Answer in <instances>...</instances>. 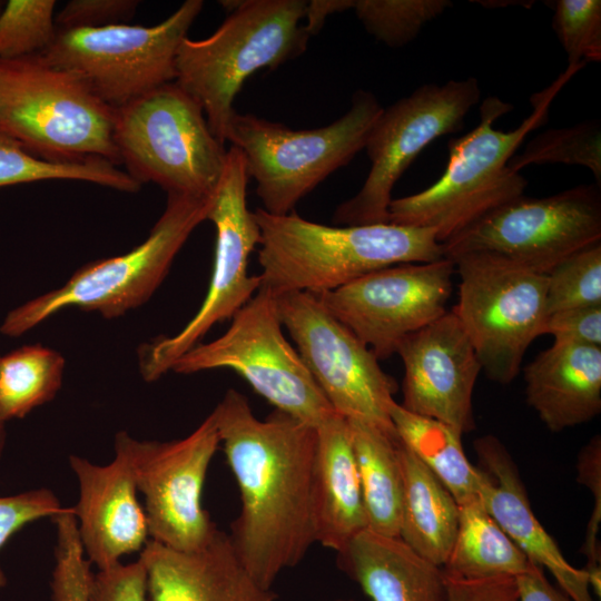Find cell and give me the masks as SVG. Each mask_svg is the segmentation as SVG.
Here are the masks:
<instances>
[{"label":"cell","mask_w":601,"mask_h":601,"mask_svg":"<svg viewBox=\"0 0 601 601\" xmlns=\"http://www.w3.org/2000/svg\"><path fill=\"white\" fill-rule=\"evenodd\" d=\"M390 415L400 441L439 477L459 505L479 497L481 471L466 457L461 433L411 413L397 402Z\"/></svg>","instance_id":"cell-28"},{"label":"cell","mask_w":601,"mask_h":601,"mask_svg":"<svg viewBox=\"0 0 601 601\" xmlns=\"http://www.w3.org/2000/svg\"><path fill=\"white\" fill-rule=\"evenodd\" d=\"M211 413L240 494V511L228 533L231 545L250 577L272 589L315 543L316 430L276 408L260 420L234 388Z\"/></svg>","instance_id":"cell-1"},{"label":"cell","mask_w":601,"mask_h":601,"mask_svg":"<svg viewBox=\"0 0 601 601\" xmlns=\"http://www.w3.org/2000/svg\"><path fill=\"white\" fill-rule=\"evenodd\" d=\"M554 342H568L601 347V305L575 307L545 317L542 335Z\"/></svg>","instance_id":"cell-41"},{"label":"cell","mask_w":601,"mask_h":601,"mask_svg":"<svg viewBox=\"0 0 601 601\" xmlns=\"http://www.w3.org/2000/svg\"><path fill=\"white\" fill-rule=\"evenodd\" d=\"M55 0H9L0 12V59L40 55L57 36Z\"/></svg>","instance_id":"cell-34"},{"label":"cell","mask_w":601,"mask_h":601,"mask_svg":"<svg viewBox=\"0 0 601 601\" xmlns=\"http://www.w3.org/2000/svg\"><path fill=\"white\" fill-rule=\"evenodd\" d=\"M253 213L260 229V287L275 296L325 293L381 268L444 257L430 228L391 223L326 226L294 211Z\"/></svg>","instance_id":"cell-2"},{"label":"cell","mask_w":601,"mask_h":601,"mask_svg":"<svg viewBox=\"0 0 601 601\" xmlns=\"http://www.w3.org/2000/svg\"><path fill=\"white\" fill-rule=\"evenodd\" d=\"M367 530L398 538L403 481L398 459L400 439L358 420H348Z\"/></svg>","instance_id":"cell-26"},{"label":"cell","mask_w":601,"mask_h":601,"mask_svg":"<svg viewBox=\"0 0 601 601\" xmlns=\"http://www.w3.org/2000/svg\"><path fill=\"white\" fill-rule=\"evenodd\" d=\"M353 0H311L307 1L304 27L312 36L319 32L327 17L352 10Z\"/></svg>","instance_id":"cell-44"},{"label":"cell","mask_w":601,"mask_h":601,"mask_svg":"<svg viewBox=\"0 0 601 601\" xmlns=\"http://www.w3.org/2000/svg\"><path fill=\"white\" fill-rule=\"evenodd\" d=\"M204 7L187 0L152 26L117 23L58 30L40 53L56 68L79 77L106 105L117 109L176 78L179 46Z\"/></svg>","instance_id":"cell-11"},{"label":"cell","mask_w":601,"mask_h":601,"mask_svg":"<svg viewBox=\"0 0 601 601\" xmlns=\"http://www.w3.org/2000/svg\"><path fill=\"white\" fill-rule=\"evenodd\" d=\"M480 97L477 79L469 77L423 85L383 109L365 144L368 175L359 191L338 205L333 221L347 226L388 223L398 178L433 140L460 130Z\"/></svg>","instance_id":"cell-13"},{"label":"cell","mask_w":601,"mask_h":601,"mask_svg":"<svg viewBox=\"0 0 601 601\" xmlns=\"http://www.w3.org/2000/svg\"><path fill=\"white\" fill-rule=\"evenodd\" d=\"M337 554L339 569L372 601H449L443 568L400 538L365 530Z\"/></svg>","instance_id":"cell-24"},{"label":"cell","mask_w":601,"mask_h":601,"mask_svg":"<svg viewBox=\"0 0 601 601\" xmlns=\"http://www.w3.org/2000/svg\"><path fill=\"white\" fill-rule=\"evenodd\" d=\"M445 582L449 601H518L512 577L461 579L445 574Z\"/></svg>","instance_id":"cell-42"},{"label":"cell","mask_w":601,"mask_h":601,"mask_svg":"<svg viewBox=\"0 0 601 601\" xmlns=\"http://www.w3.org/2000/svg\"><path fill=\"white\" fill-rule=\"evenodd\" d=\"M63 356L42 344H28L0 356V413L4 421L23 418L59 392Z\"/></svg>","instance_id":"cell-29"},{"label":"cell","mask_w":601,"mask_h":601,"mask_svg":"<svg viewBox=\"0 0 601 601\" xmlns=\"http://www.w3.org/2000/svg\"><path fill=\"white\" fill-rule=\"evenodd\" d=\"M451 260L460 277L452 312L485 375L509 384L531 343L542 335L546 275L492 253H466Z\"/></svg>","instance_id":"cell-9"},{"label":"cell","mask_w":601,"mask_h":601,"mask_svg":"<svg viewBox=\"0 0 601 601\" xmlns=\"http://www.w3.org/2000/svg\"><path fill=\"white\" fill-rule=\"evenodd\" d=\"M138 4L136 0H72L60 10L55 24L57 30H71L124 23Z\"/></svg>","instance_id":"cell-39"},{"label":"cell","mask_w":601,"mask_h":601,"mask_svg":"<svg viewBox=\"0 0 601 601\" xmlns=\"http://www.w3.org/2000/svg\"><path fill=\"white\" fill-rule=\"evenodd\" d=\"M229 368L275 406L313 427L334 415L296 348L286 339L276 296L260 287L228 329L180 356L170 371L193 374Z\"/></svg>","instance_id":"cell-10"},{"label":"cell","mask_w":601,"mask_h":601,"mask_svg":"<svg viewBox=\"0 0 601 601\" xmlns=\"http://www.w3.org/2000/svg\"><path fill=\"white\" fill-rule=\"evenodd\" d=\"M69 464L79 483L73 514L90 563L105 570L120 563L124 555L140 552L149 534L127 459L116 452L112 462L97 465L70 455Z\"/></svg>","instance_id":"cell-19"},{"label":"cell","mask_w":601,"mask_h":601,"mask_svg":"<svg viewBox=\"0 0 601 601\" xmlns=\"http://www.w3.org/2000/svg\"><path fill=\"white\" fill-rule=\"evenodd\" d=\"M115 109L76 75L41 55L0 59V131L55 162L104 158L120 165Z\"/></svg>","instance_id":"cell-5"},{"label":"cell","mask_w":601,"mask_h":601,"mask_svg":"<svg viewBox=\"0 0 601 601\" xmlns=\"http://www.w3.org/2000/svg\"><path fill=\"white\" fill-rule=\"evenodd\" d=\"M460 506L456 535L445 564L447 575L461 579L512 577L531 561L487 513L480 496Z\"/></svg>","instance_id":"cell-27"},{"label":"cell","mask_w":601,"mask_h":601,"mask_svg":"<svg viewBox=\"0 0 601 601\" xmlns=\"http://www.w3.org/2000/svg\"><path fill=\"white\" fill-rule=\"evenodd\" d=\"M147 601H275L247 572L228 533L217 530L204 546L178 551L148 540L139 554Z\"/></svg>","instance_id":"cell-21"},{"label":"cell","mask_w":601,"mask_h":601,"mask_svg":"<svg viewBox=\"0 0 601 601\" xmlns=\"http://www.w3.org/2000/svg\"><path fill=\"white\" fill-rule=\"evenodd\" d=\"M316 430L312 483L315 542L341 552L367 530L347 420L335 413Z\"/></svg>","instance_id":"cell-22"},{"label":"cell","mask_w":601,"mask_h":601,"mask_svg":"<svg viewBox=\"0 0 601 601\" xmlns=\"http://www.w3.org/2000/svg\"><path fill=\"white\" fill-rule=\"evenodd\" d=\"M572 75L565 71L545 91L533 96V111L511 131L493 127L512 105L487 97L480 107V122L449 142V162L428 188L392 199L388 223L430 228L442 244L501 205L524 195L526 179L509 167L524 138L545 124L554 95Z\"/></svg>","instance_id":"cell-3"},{"label":"cell","mask_w":601,"mask_h":601,"mask_svg":"<svg viewBox=\"0 0 601 601\" xmlns=\"http://www.w3.org/2000/svg\"><path fill=\"white\" fill-rule=\"evenodd\" d=\"M50 179L83 180L126 193H136L141 186L104 158H90L82 162L45 160L0 131V187Z\"/></svg>","instance_id":"cell-30"},{"label":"cell","mask_w":601,"mask_h":601,"mask_svg":"<svg viewBox=\"0 0 601 601\" xmlns=\"http://www.w3.org/2000/svg\"><path fill=\"white\" fill-rule=\"evenodd\" d=\"M220 444L210 413L189 435L173 441H141L118 432L122 454L145 500L150 540L178 551L204 546L218 530L201 499L209 464Z\"/></svg>","instance_id":"cell-15"},{"label":"cell","mask_w":601,"mask_h":601,"mask_svg":"<svg viewBox=\"0 0 601 601\" xmlns=\"http://www.w3.org/2000/svg\"><path fill=\"white\" fill-rule=\"evenodd\" d=\"M561 162L583 166L601 183V128L599 121H584L568 128L549 129L531 139L520 154L509 160L519 173L529 165Z\"/></svg>","instance_id":"cell-31"},{"label":"cell","mask_w":601,"mask_h":601,"mask_svg":"<svg viewBox=\"0 0 601 601\" xmlns=\"http://www.w3.org/2000/svg\"><path fill=\"white\" fill-rule=\"evenodd\" d=\"M396 354L404 365L403 408L462 435L475 428L473 391L482 366L452 309L406 336Z\"/></svg>","instance_id":"cell-18"},{"label":"cell","mask_w":601,"mask_h":601,"mask_svg":"<svg viewBox=\"0 0 601 601\" xmlns=\"http://www.w3.org/2000/svg\"><path fill=\"white\" fill-rule=\"evenodd\" d=\"M383 109L372 92L358 90L341 118L324 127L300 130L236 111L226 141L243 152L263 209L276 216L287 215L303 197L365 148Z\"/></svg>","instance_id":"cell-7"},{"label":"cell","mask_w":601,"mask_h":601,"mask_svg":"<svg viewBox=\"0 0 601 601\" xmlns=\"http://www.w3.org/2000/svg\"><path fill=\"white\" fill-rule=\"evenodd\" d=\"M51 520L57 532L51 599L52 601H88L91 563L85 558L72 506H66Z\"/></svg>","instance_id":"cell-36"},{"label":"cell","mask_w":601,"mask_h":601,"mask_svg":"<svg viewBox=\"0 0 601 601\" xmlns=\"http://www.w3.org/2000/svg\"><path fill=\"white\" fill-rule=\"evenodd\" d=\"M333 601H355V600H352V599H339V600H333Z\"/></svg>","instance_id":"cell-46"},{"label":"cell","mask_w":601,"mask_h":601,"mask_svg":"<svg viewBox=\"0 0 601 601\" xmlns=\"http://www.w3.org/2000/svg\"><path fill=\"white\" fill-rule=\"evenodd\" d=\"M114 139L126 173L167 194L213 196L226 167L225 144L175 81L115 109Z\"/></svg>","instance_id":"cell-8"},{"label":"cell","mask_w":601,"mask_h":601,"mask_svg":"<svg viewBox=\"0 0 601 601\" xmlns=\"http://www.w3.org/2000/svg\"><path fill=\"white\" fill-rule=\"evenodd\" d=\"M601 242V198L581 185L543 198L524 195L442 243L444 257L492 253L546 275L573 253Z\"/></svg>","instance_id":"cell-16"},{"label":"cell","mask_w":601,"mask_h":601,"mask_svg":"<svg viewBox=\"0 0 601 601\" xmlns=\"http://www.w3.org/2000/svg\"><path fill=\"white\" fill-rule=\"evenodd\" d=\"M65 509L55 493L46 487L0 496V549L27 524L43 518L52 519ZM6 583L0 568V589Z\"/></svg>","instance_id":"cell-37"},{"label":"cell","mask_w":601,"mask_h":601,"mask_svg":"<svg viewBox=\"0 0 601 601\" xmlns=\"http://www.w3.org/2000/svg\"><path fill=\"white\" fill-rule=\"evenodd\" d=\"M515 582L518 601H572L560 588L552 585L542 568L533 562L515 578Z\"/></svg>","instance_id":"cell-43"},{"label":"cell","mask_w":601,"mask_h":601,"mask_svg":"<svg viewBox=\"0 0 601 601\" xmlns=\"http://www.w3.org/2000/svg\"><path fill=\"white\" fill-rule=\"evenodd\" d=\"M454 273L446 257L404 263L315 295L378 359H386L406 336L447 312Z\"/></svg>","instance_id":"cell-17"},{"label":"cell","mask_w":601,"mask_h":601,"mask_svg":"<svg viewBox=\"0 0 601 601\" xmlns=\"http://www.w3.org/2000/svg\"><path fill=\"white\" fill-rule=\"evenodd\" d=\"M88 601H147L146 570L142 562L122 564L91 573Z\"/></svg>","instance_id":"cell-38"},{"label":"cell","mask_w":601,"mask_h":601,"mask_svg":"<svg viewBox=\"0 0 601 601\" xmlns=\"http://www.w3.org/2000/svg\"><path fill=\"white\" fill-rule=\"evenodd\" d=\"M3 6H4V4H3V2H2V1H0V12H1V11H2V9H3Z\"/></svg>","instance_id":"cell-47"},{"label":"cell","mask_w":601,"mask_h":601,"mask_svg":"<svg viewBox=\"0 0 601 601\" xmlns=\"http://www.w3.org/2000/svg\"><path fill=\"white\" fill-rule=\"evenodd\" d=\"M452 6L449 0H353L352 10L376 40L400 48Z\"/></svg>","instance_id":"cell-32"},{"label":"cell","mask_w":601,"mask_h":601,"mask_svg":"<svg viewBox=\"0 0 601 601\" xmlns=\"http://www.w3.org/2000/svg\"><path fill=\"white\" fill-rule=\"evenodd\" d=\"M213 196L167 194L164 213L141 244L126 254L83 265L60 287L11 309L0 333L19 337L71 307L105 318L139 307L159 287L194 229L207 219Z\"/></svg>","instance_id":"cell-6"},{"label":"cell","mask_w":601,"mask_h":601,"mask_svg":"<svg viewBox=\"0 0 601 601\" xmlns=\"http://www.w3.org/2000/svg\"><path fill=\"white\" fill-rule=\"evenodd\" d=\"M228 16L208 38H185L176 56L175 82L203 109L223 144L234 99L262 68L275 69L305 51L311 35L302 21L307 1H220Z\"/></svg>","instance_id":"cell-4"},{"label":"cell","mask_w":601,"mask_h":601,"mask_svg":"<svg viewBox=\"0 0 601 601\" xmlns=\"http://www.w3.org/2000/svg\"><path fill=\"white\" fill-rule=\"evenodd\" d=\"M6 440H7L6 421L0 413V457L2 456V453L4 451Z\"/></svg>","instance_id":"cell-45"},{"label":"cell","mask_w":601,"mask_h":601,"mask_svg":"<svg viewBox=\"0 0 601 601\" xmlns=\"http://www.w3.org/2000/svg\"><path fill=\"white\" fill-rule=\"evenodd\" d=\"M276 302L283 327L332 408L397 435L390 415L397 386L375 354L315 294L284 293Z\"/></svg>","instance_id":"cell-14"},{"label":"cell","mask_w":601,"mask_h":601,"mask_svg":"<svg viewBox=\"0 0 601 601\" xmlns=\"http://www.w3.org/2000/svg\"><path fill=\"white\" fill-rule=\"evenodd\" d=\"M398 459L403 481L398 538L424 559L443 566L456 535L460 506L439 477L401 441Z\"/></svg>","instance_id":"cell-25"},{"label":"cell","mask_w":601,"mask_h":601,"mask_svg":"<svg viewBox=\"0 0 601 601\" xmlns=\"http://www.w3.org/2000/svg\"><path fill=\"white\" fill-rule=\"evenodd\" d=\"M552 27L568 57V70L601 60V1L558 0Z\"/></svg>","instance_id":"cell-35"},{"label":"cell","mask_w":601,"mask_h":601,"mask_svg":"<svg viewBox=\"0 0 601 601\" xmlns=\"http://www.w3.org/2000/svg\"><path fill=\"white\" fill-rule=\"evenodd\" d=\"M525 397L552 432L601 412V347L553 342L524 367Z\"/></svg>","instance_id":"cell-23"},{"label":"cell","mask_w":601,"mask_h":601,"mask_svg":"<svg viewBox=\"0 0 601 601\" xmlns=\"http://www.w3.org/2000/svg\"><path fill=\"white\" fill-rule=\"evenodd\" d=\"M480 463V500L503 532L526 555L548 569L572 601H593L588 573L570 564L532 511L512 456L494 435L474 441Z\"/></svg>","instance_id":"cell-20"},{"label":"cell","mask_w":601,"mask_h":601,"mask_svg":"<svg viewBox=\"0 0 601 601\" xmlns=\"http://www.w3.org/2000/svg\"><path fill=\"white\" fill-rule=\"evenodd\" d=\"M578 482L584 484L593 494L594 508L588 522L584 544L581 552L587 556V568L600 565L601 552L598 541L601 522V437L594 435L580 451L577 462Z\"/></svg>","instance_id":"cell-40"},{"label":"cell","mask_w":601,"mask_h":601,"mask_svg":"<svg viewBox=\"0 0 601 601\" xmlns=\"http://www.w3.org/2000/svg\"><path fill=\"white\" fill-rule=\"evenodd\" d=\"M601 305V242L564 258L546 274V316Z\"/></svg>","instance_id":"cell-33"},{"label":"cell","mask_w":601,"mask_h":601,"mask_svg":"<svg viewBox=\"0 0 601 601\" xmlns=\"http://www.w3.org/2000/svg\"><path fill=\"white\" fill-rule=\"evenodd\" d=\"M248 178L243 152L231 146L207 216L216 229V244L206 296L178 333L141 348L139 367L145 381L154 382L168 373L180 356L217 323L231 319L260 288L259 275H248L249 256L260 243L259 226L247 207Z\"/></svg>","instance_id":"cell-12"}]
</instances>
